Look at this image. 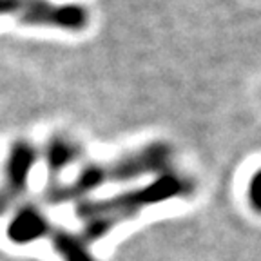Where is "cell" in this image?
Masks as SVG:
<instances>
[{
	"label": "cell",
	"mask_w": 261,
	"mask_h": 261,
	"mask_svg": "<svg viewBox=\"0 0 261 261\" xmlns=\"http://www.w3.org/2000/svg\"><path fill=\"white\" fill-rule=\"evenodd\" d=\"M172 154L174 151L167 142H151L107 162H87L69 181H47L42 191V200L51 207L76 205L78 201L87 200L91 192L106 185L125 184L142 176H160L171 171Z\"/></svg>",
	"instance_id": "6da1fadb"
},
{
	"label": "cell",
	"mask_w": 261,
	"mask_h": 261,
	"mask_svg": "<svg viewBox=\"0 0 261 261\" xmlns=\"http://www.w3.org/2000/svg\"><path fill=\"white\" fill-rule=\"evenodd\" d=\"M194 191V179L178 171H167L142 187L129 189L107 198H87L74 205V216L80 221V236L93 245L106 238L118 225L133 220L147 207L187 198Z\"/></svg>",
	"instance_id": "7a4b0ae2"
},
{
	"label": "cell",
	"mask_w": 261,
	"mask_h": 261,
	"mask_svg": "<svg viewBox=\"0 0 261 261\" xmlns=\"http://www.w3.org/2000/svg\"><path fill=\"white\" fill-rule=\"evenodd\" d=\"M0 16L15 18L24 25L53 28L82 33L89 25V9L82 4H58L51 0H0Z\"/></svg>",
	"instance_id": "3957f363"
},
{
	"label": "cell",
	"mask_w": 261,
	"mask_h": 261,
	"mask_svg": "<svg viewBox=\"0 0 261 261\" xmlns=\"http://www.w3.org/2000/svg\"><path fill=\"white\" fill-rule=\"evenodd\" d=\"M40 152L28 140H16L11 143L2 167L0 181V216L6 214L13 203L20 200L29 187V178L37 165Z\"/></svg>",
	"instance_id": "277c9868"
},
{
	"label": "cell",
	"mask_w": 261,
	"mask_h": 261,
	"mask_svg": "<svg viewBox=\"0 0 261 261\" xmlns=\"http://www.w3.org/2000/svg\"><path fill=\"white\" fill-rule=\"evenodd\" d=\"M55 225L38 203H25L18 207L15 216L8 223L6 236L15 245H28L42 238H49Z\"/></svg>",
	"instance_id": "5b68a950"
},
{
	"label": "cell",
	"mask_w": 261,
	"mask_h": 261,
	"mask_svg": "<svg viewBox=\"0 0 261 261\" xmlns=\"http://www.w3.org/2000/svg\"><path fill=\"white\" fill-rule=\"evenodd\" d=\"M84 154V149L74 138L64 133H57L44 145V162L47 169V181H58L60 174L76 163Z\"/></svg>",
	"instance_id": "8992f818"
},
{
	"label": "cell",
	"mask_w": 261,
	"mask_h": 261,
	"mask_svg": "<svg viewBox=\"0 0 261 261\" xmlns=\"http://www.w3.org/2000/svg\"><path fill=\"white\" fill-rule=\"evenodd\" d=\"M49 241L62 261H96L91 252V245L80 236L78 230L55 225L49 234Z\"/></svg>",
	"instance_id": "52a82bcc"
},
{
	"label": "cell",
	"mask_w": 261,
	"mask_h": 261,
	"mask_svg": "<svg viewBox=\"0 0 261 261\" xmlns=\"http://www.w3.org/2000/svg\"><path fill=\"white\" fill-rule=\"evenodd\" d=\"M247 200L256 214H261V167L252 174L247 185Z\"/></svg>",
	"instance_id": "ba28073f"
}]
</instances>
